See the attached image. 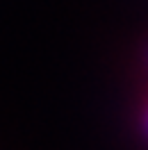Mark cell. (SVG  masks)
Returning <instances> with one entry per match:
<instances>
[{
    "mask_svg": "<svg viewBox=\"0 0 148 150\" xmlns=\"http://www.w3.org/2000/svg\"><path fill=\"white\" fill-rule=\"evenodd\" d=\"M144 130H146V134H148V109H146V116H144Z\"/></svg>",
    "mask_w": 148,
    "mask_h": 150,
    "instance_id": "cell-1",
    "label": "cell"
}]
</instances>
